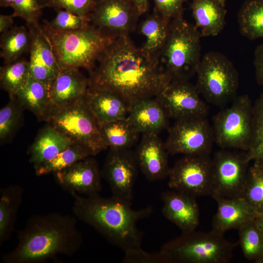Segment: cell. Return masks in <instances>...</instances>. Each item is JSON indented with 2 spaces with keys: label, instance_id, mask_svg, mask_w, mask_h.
<instances>
[{
  "label": "cell",
  "instance_id": "19",
  "mask_svg": "<svg viewBox=\"0 0 263 263\" xmlns=\"http://www.w3.org/2000/svg\"><path fill=\"white\" fill-rule=\"evenodd\" d=\"M162 212L182 232L195 230L199 224L200 212L196 197L174 189L162 193Z\"/></svg>",
  "mask_w": 263,
  "mask_h": 263
},
{
  "label": "cell",
  "instance_id": "49",
  "mask_svg": "<svg viewBox=\"0 0 263 263\" xmlns=\"http://www.w3.org/2000/svg\"><path fill=\"white\" fill-rule=\"evenodd\" d=\"M218 0L222 6L224 7L225 6V2L227 0Z\"/></svg>",
  "mask_w": 263,
  "mask_h": 263
},
{
  "label": "cell",
  "instance_id": "26",
  "mask_svg": "<svg viewBox=\"0 0 263 263\" xmlns=\"http://www.w3.org/2000/svg\"><path fill=\"white\" fill-rule=\"evenodd\" d=\"M170 21L155 12L142 21L140 31L145 40L141 47L145 53L159 59L168 38Z\"/></svg>",
  "mask_w": 263,
  "mask_h": 263
},
{
  "label": "cell",
  "instance_id": "31",
  "mask_svg": "<svg viewBox=\"0 0 263 263\" xmlns=\"http://www.w3.org/2000/svg\"><path fill=\"white\" fill-rule=\"evenodd\" d=\"M31 35L24 26L13 27L1 34L0 56L5 64L13 62L29 50Z\"/></svg>",
  "mask_w": 263,
  "mask_h": 263
},
{
  "label": "cell",
  "instance_id": "8",
  "mask_svg": "<svg viewBox=\"0 0 263 263\" xmlns=\"http://www.w3.org/2000/svg\"><path fill=\"white\" fill-rule=\"evenodd\" d=\"M195 87L206 101L222 106L233 99L239 86V75L224 55L210 51L202 57L196 73Z\"/></svg>",
  "mask_w": 263,
  "mask_h": 263
},
{
  "label": "cell",
  "instance_id": "46",
  "mask_svg": "<svg viewBox=\"0 0 263 263\" xmlns=\"http://www.w3.org/2000/svg\"><path fill=\"white\" fill-rule=\"evenodd\" d=\"M256 218L257 219V220L255 221V222L261 230L263 236V213H260Z\"/></svg>",
  "mask_w": 263,
  "mask_h": 263
},
{
  "label": "cell",
  "instance_id": "6",
  "mask_svg": "<svg viewBox=\"0 0 263 263\" xmlns=\"http://www.w3.org/2000/svg\"><path fill=\"white\" fill-rule=\"evenodd\" d=\"M235 244L213 230H195L163 244L160 250L166 263H227L233 256Z\"/></svg>",
  "mask_w": 263,
  "mask_h": 263
},
{
  "label": "cell",
  "instance_id": "14",
  "mask_svg": "<svg viewBox=\"0 0 263 263\" xmlns=\"http://www.w3.org/2000/svg\"><path fill=\"white\" fill-rule=\"evenodd\" d=\"M169 118L175 120L207 117L208 107L195 86L187 80L172 79L155 97Z\"/></svg>",
  "mask_w": 263,
  "mask_h": 263
},
{
  "label": "cell",
  "instance_id": "50",
  "mask_svg": "<svg viewBox=\"0 0 263 263\" xmlns=\"http://www.w3.org/2000/svg\"><path fill=\"white\" fill-rule=\"evenodd\" d=\"M46 0H38L39 1V3L41 7V8H42V5L43 4V3H44L45 1Z\"/></svg>",
  "mask_w": 263,
  "mask_h": 263
},
{
  "label": "cell",
  "instance_id": "40",
  "mask_svg": "<svg viewBox=\"0 0 263 263\" xmlns=\"http://www.w3.org/2000/svg\"><path fill=\"white\" fill-rule=\"evenodd\" d=\"M188 0H153L154 12L165 19H172L183 17L184 4Z\"/></svg>",
  "mask_w": 263,
  "mask_h": 263
},
{
  "label": "cell",
  "instance_id": "28",
  "mask_svg": "<svg viewBox=\"0 0 263 263\" xmlns=\"http://www.w3.org/2000/svg\"><path fill=\"white\" fill-rule=\"evenodd\" d=\"M0 246L8 240L14 228L17 212L22 203L23 190L19 186H10L0 189Z\"/></svg>",
  "mask_w": 263,
  "mask_h": 263
},
{
  "label": "cell",
  "instance_id": "32",
  "mask_svg": "<svg viewBox=\"0 0 263 263\" xmlns=\"http://www.w3.org/2000/svg\"><path fill=\"white\" fill-rule=\"evenodd\" d=\"M30 75L29 61L16 60L0 67L1 87L10 96L15 95L26 83Z\"/></svg>",
  "mask_w": 263,
  "mask_h": 263
},
{
  "label": "cell",
  "instance_id": "45",
  "mask_svg": "<svg viewBox=\"0 0 263 263\" xmlns=\"http://www.w3.org/2000/svg\"><path fill=\"white\" fill-rule=\"evenodd\" d=\"M131 1L141 16L148 11L149 6V0H131Z\"/></svg>",
  "mask_w": 263,
  "mask_h": 263
},
{
  "label": "cell",
  "instance_id": "38",
  "mask_svg": "<svg viewBox=\"0 0 263 263\" xmlns=\"http://www.w3.org/2000/svg\"><path fill=\"white\" fill-rule=\"evenodd\" d=\"M96 0H46L42 8L64 9L84 18L88 19Z\"/></svg>",
  "mask_w": 263,
  "mask_h": 263
},
{
  "label": "cell",
  "instance_id": "23",
  "mask_svg": "<svg viewBox=\"0 0 263 263\" xmlns=\"http://www.w3.org/2000/svg\"><path fill=\"white\" fill-rule=\"evenodd\" d=\"M84 97L98 124L124 118L128 115L129 105L113 92L89 87Z\"/></svg>",
  "mask_w": 263,
  "mask_h": 263
},
{
  "label": "cell",
  "instance_id": "24",
  "mask_svg": "<svg viewBox=\"0 0 263 263\" xmlns=\"http://www.w3.org/2000/svg\"><path fill=\"white\" fill-rule=\"evenodd\" d=\"M73 144L65 134L48 125L38 132L30 147L29 161L35 168L54 158Z\"/></svg>",
  "mask_w": 263,
  "mask_h": 263
},
{
  "label": "cell",
  "instance_id": "13",
  "mask_svg": "<svg viewBox=\"0 0 263 263\" xmlns=\"http://www.w3.org/2000/svg\"><path fill=\"white\" fill-rule=\"evenodd\" d=\"M140 16L131 0H96L88 19L91 25L116 38L133 32Z\"/></svg>",
  "mask_w": 263,
  "mask_h": 263
},
{
  "label": "cell",
  "instance_id": "1",
  "mask_svg": "<svg viewBox=\"0 0 263 263\" xmlns=\"http://www.w3.org/2000/svg\"><path fill=\"white\" fill-rule=\"evenodd\" d=\"M89 75V88L113 92L129 106L155 97L171 80L159 59L145 53L126 35L111 41Z\"/></svg>",
  "mask_w": 263,
  "mask_h": 263
},
{
  "label": "cell",
  "instance_id": "3",
  "mask_svg": "<svg viewBox=\"0 0 263 263\" xmlns=\"http://www.w3.org/2000/svg\"><path fill=\"white\" fill-rule=\"evenodd\" d=\"M18 243L2 257L4 263H38L71 256L83 243L75 217L52 212L30 217L18 233Z\"/></svg>",
  "mask_w": 263,
  "mask_h": 263
},
{
  "label": "cell",
  "instance_id": "48",
  "mask_svg": "<svg viewBox=\"0 0 263 263\" xmlns=\"http://www.w3.org/2000/svg\"><path fill=\"white\" fill-rule=\"evenodd\" d=\"M255 164H256L259 167V168L263 172V159L258 161H256Z\"/></svg>",
  "mask_w": 263,
  "mask_h": 263
},
{
  "label": "cell",
  "instance_id": "2",
  "mask_svg": "<svg viewBox=\"0 0 263 263\" xmlns=\"http://www.w3.org/2000/svg\"><path fill=\"white\" fill-rule=\"evenodd\" d=\"M73 211L83 222L92 226L107 241L120 248L124 253L125 263H159L158 252L149 253L141 248L143 233L137 227V222L149 217L151 207L135 210L132 202L112 197L98 195L83 196L75 193Z\"/></svg>",
  "mask_w": 263,
  "mask_h": 263
},
{
  "label": "cell",
  "instance_id": "41",
  "mask_svg": "<svg viewBox=\"0 0 263 263\" xmlns=\"http://www.w3.org/2000/svg\"><path fill=\"white\" fill-rule=\"evenodd\" d=\"M252 123L253 139L263 133V91L252 106Z\"/></svg>",
  "mask_w": 263,
  "mask_h": 263
},
{
  "label": "cell",
  "instance_id": "15",
  "mask_svg": "<svg viewBox=\"0 0 263 263\" xmlns=\"http://www.w3.org/2000/svg\"><path fill=\"white\" fill-rule=\"evenodd\" d=\"M138 169L135 153L130 149L110 150L101 175L110 185L112 196L132 202Z\"/></svg>",
  "mask_w": 263,
  "mask_h": 263
},
{
  "label": "cell",
  "instance_id": "17",
  "mask_svg": "<svg viewBox=\"0 0 263 263\" xmlns=\"http://www.w3.org/2000/svg\"><path fill=\"white\" fill-rule=\"evenodd\" d=\"M31 35L29 61L30 75L49 89L60 69L50 40L41 25L27 24Z\"/></svg>",
  "mask_w": 263,
  "mask_h": 263
},
{
  "label": "cell",
  "instance_id": "16",
  "mask_svg": "<svg viewBox=\"0 0 263 263\" xmlns=\"http://www.w3.org/2000/svg\"><path fill=\"white\" fill-rule=\"evenodd\" d=\"M57 184L70 194L85 196L99 194L102 189L101 171L92 156L78 161L54 173Z\"/></svg>",
  "mask_w": 263,
  "mask_h": 263
},
{
  "label": "cell",
  "instance_id": "42",
  "mask_svg": "<svg viewBox=\"0 0 263 263\" xmlns=\"http://www.w3.org/2000/svg\"><path fill=\"white\" fill-rule=\"evenodd\" d=\"M248 159L258 161L263 159V133L254 137L245 151Z\"/></svg>",
  "mask_w": 263,
  "mask_h": 263
},
{
  "label": "cell",
  "instance_id": "5",
  "mask_svg": "<svg viewBox=\"0 0 263 263\" xmlns=\"http://www.w3.org/2000/svg\"><path fill=\"white\" fill-rule=\"evenodd\" d=\"M202 37L195 25L183 17L172 19L159 61L172 79L187 80L196 75L201 61Z\"/></svg>",
  "mask_w": 263,
  "mask_h": 263
},
{
  "label": "cell",
  "instance_id": "33",
  "mask_svg": "<svg viewBox=\"0 0 263 263\" xmlns=\"http://www.w3.org/2000/svg\"><path fill=\"white\" fill-rule=\"evenodd\" d=\"M92 156H93L86 148L73 144L54 158L34 168L35 172L38 176L54 173L78 161Z\"/></svg>",
  "mask_w": 263,
  "mask_h": 263
},
{
  "label": "cell",
  "instance_id": "10",
  "mask_svg": "<svg viewBox=\"0 0 263 263\" xmlns=\"http://www.w3.org/2000/svg\"><path fill=\"white\" fill-rule=\"evenodd\" d=\"M214 143L213 128L207 117L175 120L164 143L169 154L184 155H209Z\"/></svg>",
  "mask_w": 263,
  "mask_h": 263
},
{
  "label": "cell",
  "instance_id": "36",
  "mask_svg": "<svg viewBox=\"0 0 263 263\" xmlns=\"http://www.w3.org/2000/svg\"><path fill=\"white\" fill-rule=\"evenodd\" d=\"M23 108L15 95L10 96L8 103L0 111V139L3 141L11 136L17 129Z\"/></svg>",
  "mask_w": 263,
  "mask_h": 263
},
{
  "label": "cell",
  "instance_id": "44",
  "mask_svg": "<svg viewBox=\"0 0 263 263\" xmlns=\"http://www.w3.org/2000/svg\"><path fill=\"white\" fill-rule=\"evenodd\" d=\"M12 15H0V33L2 34L12 28L14 23Z\"/></svg>",
  "mask_w": 263,
  "mask_h": 263
},
{
  "label": "cell",
  "instance_id": "30",
  "mask_svg": "<svg viewBox=\"0 0 263 263\" xmlns=\"http://www.w3.org/2000/svg\"><path fill=\"white\" fill-rule=\"evenodd\" d=\"M240 32L250 40L263 38V0H246L237 14Z\"/></svg>",
  "mask_w": 263,
  "mask_h": 263
},
{
  "label": "cell",
  "instance_id": "35",
  "mask_svg": "<svg viewBox=\"0 0 263 263\" xmlns=\"http://www.w3.org/2000/svg\"><path fill=\"white\" fill-rule=\"evenodd\" d=\"M241 197L258 213H263V172L255 164L249 168Z\"/></svg>",
  "mask_w": 263,
  "mask_h": 263
},
{
  "label": "cell",
  "instance_id": "47",
  "mask_svg": "<svg viewBox=\"0 0 263 263\" xmlns=\"http://www.w3.org/2000/svg\"><path fill=\"white\" fill-rule=\"evenodd\" d=\"M14 0H0V6L2 7H12Z\"/></svg>",
  "mask_w": 263,
  "mask_h": 263
},
{
  "label": "cell",
  "instance_id": "21",
  "mask_svg": "<svg viewBox=\"0 0 263 263\" xmlns=\"http://www.w3.org/2000/svg\"><path fill=\"white\" fill-rule=\"evenodd\" d=\"M212 197L217 204V211L212 220L213 230L224 234L232 229H238L260 214L243 198Z\"/></svg>",
  "mask_w": 263,
  "mask_h": 263
},
{
  "label": "cell",
  "instance_id": "20",
  "mask_svg": "<svg viewBox=\"0 0 263 263\" xmlns=\"http://www.w3.org/2000/svg\"><path fill=\"white\" fill-rule=\"evenodd\" d=\"M88 88V78L79 69L60 70L50 88V102L46 119L52 112L84 96Z\"/></svg>",
  "mask_w": 263,
  "mask_h": 263
},
{
  "label": "cell",
  "instance_id": "39",
  "mask_svg": "<svg viewBox=\"0 0 263 263\" xmlns=\"http://www.w3.org/2000/svg\"><path fill=\"white\" fill-rule=\"evenodd\" d=\"M12 15L24 19L27 24L38 23L42 14L38 0H14Z\"/></svg>",
  "mask_w": 263,
  "mask_h": 263
},
{
  "label": "cell",
  "instance_id": "7",
  "mask_svg": "<svg viewBox=\"0 0 263 263\" xmlns=\"http://www.w3.org/2000/svg\"><path fill=\"white\" fill-rule=\"evenodd\" d=\"M84 96L52 112L45 121L74 144L86 148L95 156L108 147Z\"/></svg>",
  "mask_w": 263,
  "mask_h": 263
},
{
  "label": "cell",
  "instance_id": "27",
  "mask_svg": "<svg viewBox=\"0 0 263 263\" xmlns=\"http://www.w3.org/2000/svg\"><path fill=\"white\" fill-rule=\"evenodd\" d=\"M48 87L31 75L25 85L15 95L23 108L45 120L50 102Z\"/></svg>",
  "mask_w": 263,
  "mask_h": 263
},
{
  "label": "cell",
  "instance_id": "12",
  "mask_svg": "<svg viewBox=\"0 0 263 263\" xmlns=\"http://www.w3.org/2000/svg\"><path fill=\"white\" fill-rule=\"evenodd\" d=\"M212 162V196L241 197L250 161L246 152L223 149L217 151Z\"/></svg>",
  "mask_w": 263,
  "mask_h": 263
},
{
  "label": "cell",
  "instance_id": "25",
  "mask_svg": "<svg viewBox=\"0 0 263 263\" xmlns=\"http://www.w3.org/2000/svg\"><path fill=\"white\" fill-rule=\"evenodd\" d=\"M190 6L202 37L216 36L223 30L226 10L218 0H191Z\"/></svg>",
  "mask_w": 263,
  "mask_h": 263
},
{
  "label": "cell",
  "instance_id": "9",
  "mask_svg": "<svg viewBox=\"0 0 263 263\" xmlns=\"http://www.w3.org/2000/svg\"><path fill=\"white\" fill-rule=\"evenodd\" d=\"M252 106L248 95L244 94L215 115L212 125L215 143L222 149L246 151L253 137Z\"/></svg>",
  "mask_w": 263,
  "mask_h": 263
},
{
  "label": "cell",
  "instance_id": "18",
  "mask_svg": "<svg viewBox=\"0 0 263 263\" xmlns=\"http://www.w3.org/2000/svg\"><path fill=\"white\" fill-rule=\"evenodd\" d=\"M139 169L150 181H155L168 176L169 154L157 133L142 134L134 152Z\"/></svg>",
  "mask_w": 263,
  "mask_h": 263
},
{
  "label": "cell",
  "instance_id": "22",
  "mask_svg": "<svg viewBox=\"0 0 263 263\" xmlns=\"http://www.w3.org/2000/svg\"><path fill=\"white\" fill-rule=\"evenodd\" d=\"M127 117L140 134H158L168 125L169 117L156 97L144 98L132 103Z\"/></svg>",
  "mask_w": 263,
  "mask_h": 263
},
{
  "label": "cell",
  "instance_id": "11",
  "mask_svg": "<svg viewBox=\"0 0 263 263\" xmlns=\"http://www.w3.org/2000/svg\"><path fill=\"white\" fill-rule=\"evenodd\" d=\"M168 177L170 189L195 197L212 195V162L210 154L184 155L170 168Z\"/></svg>",
  "mask_w": 263,
  "mask_h": 263
},
{
  "label": "cell",
  "instance_id": "37",
  "mask_svg": "<svg viewBox=\"0 0 263 263\" xmlns=\"http://www.w3.org/2000/svg\"><path fill=\"white\" fill-rule=\"evenodd\" d=\"M90 24L87 19L68 10H61L52 20L44 21L42 26L54 31L68 32L80 30Z\"/></svg>",
  "mask_w": 263,
  "mask_h": 263
},
{
  "label": "cell",
  "instance_id": "34",
  "mask_svg": "<svg viewBox=\"0 0 263 263\" xmlns=\"http://www.w3.org/2000/svg\"><path fill=\"white\" fill-rule=\"evenodd\" d=\"M240 246L244 257L259 259L263 255V236L254 220L247 222L238 229Z\"/></svg>",
  "mask_w": 263,
  "mask_h": 263
},
{
  "label": "cell",
  "instance_id": "4",
  "mask_svg": "<svg viewBox=\"0 0 263 263\" xmlns=\"http://www.w3.org/2000/svg\"><path fill=\"white\" fill-rule=\"evenodd\" d=\"M51 43L60 70L83 68L89 73L99 56L115 38H112L90 24L76 31H56L41 25Z\"/></svg>",
  "mask_w": 263,
  "mask_h": 263
},
{
  "label": "cell",
  "instance_id": "43",
  "mask_svg": "<svg viewBox=\"0 0 263 263\" xmlns=\"http://www.w3.org/2000/svg\"><path fill=\"white\" fill-rule=\"evenodd\" d=\"M254 64L257 82L263 86V44L258 45L255 50Z\"/></svg>",
  "mask_w": 263,
  "mask_h": 263
},
{
  "label": "cell",
  "instance_id": "29",
  "mask_svg": "<svg viewBox=\"0 0 263 263\" xmlns=\"http://www.w3.org/2000/svg\"><path fill=\"white\" fill-rule=\"evenodd\" d=\"M98 125L102 137L110 150L130 149L140 134L127 117Z\"/></svg>",
  "mask_w": 263,
  "mask_h": 263
}]
</instances>
